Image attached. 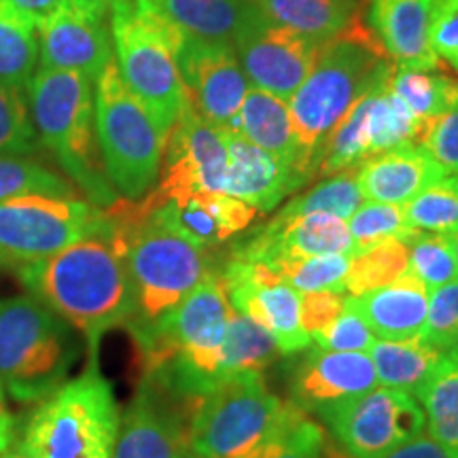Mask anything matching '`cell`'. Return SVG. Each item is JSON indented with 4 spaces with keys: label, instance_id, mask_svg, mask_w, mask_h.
Wrapping results in <instances>:
<instances>
[{
    "label": "cell",
    "instance_id": "cell-52",
    "mask_svg": "<svg viewBox=\"0 0 458 458\" xmlns=\"http://www.w3.org/2000/svg\"><path fill=\"white\" fill-rule=\"evenodd\" d=\"M102 3H105V4H106V7H108V9H111L114 3H123V0H102Z\"/></svg>",
    "mask_w": 458,
    "mask_h": 458
},
{
    "label": "cell",
    "instance_id": "cell-7",
    "mask_svg": "<svg viewBox=\"0 0 458 458\" xmlns=\"http://www.w3.org/2000/svg\"><path fill=\"white\" fill-rule=\"evenodd\" d=\"M114 64L125 88L147 108L168 139L187 106L185 88L176 64V32L147 0H123L111 7Z\"/></svg>",
    "mask_w": 458,
    "mask_h": 458
},
{
    "label": "cell",
    "instance_id": "cell-41",
    "mask_svg": "<svg viewBox=\"0 0 458 458\" xmlns=\"http://www.w3.org/2000/svg\"><path fill=\"white\" fill-rule=\"evenodd\" d=\"M374 342L376 335L371 334L365 320L348 308H344L340 317L331 320L327 327L312 335V344L323 351L335 352H365Z\"/></svg>",
    "mask_w": 458,
    "mask_h": 458
},
{
    "label": "cell",
    "instance_id": "cell-43",
    "mask_svg": "<svg viewBox=\"0 0 458 458\" xmlns=\"http://www.w3.org/2000/svg\"><path fill=\"white\" fill-rule=\"evenodd\" d=\"M428 41L437 60L458 72V0H435Z\"/></svg>",
    "mask_w": 458,
    "mask_h": 458
},
{
    "label": "cell",
    "instance_id": "cell-17",
    "mask_svg": "<svg viewBox=\"0 0 458 458\" xmlns=\"http://www.w3.org/2000/svg\"><path fill=\"white\" fill-rule=\"evenodd\" d=\"M377 376L369 354L310 346L289 371L291 403L327 422L335 411L374 391Z\"/></svg>",
    "mask_w": 458,
    "mask_h": 458
},
{
    "label": "cell",
    "instance_id": "cell-35",
    "mask_svg": "<svg viewBox=\"0 0 458 458\" xmlns=\"http://www.w3.org/2000/svg\"><path fill=\"white\" fill-rule=\"evenodd\" d=\"M360 204H363V193H360L357 182V170H346L340 172V174L325 176L310 191L291 199L280 210L278 216L327 213L340 216V219H351Z\"/></svg>",
    "mask_w": 458,
    "mask_h": 458
},
{
    "label": "cell",
    "instance_id": "cell-25",
    "mask_svg": "<svg viewBox=\"0 0 458 458\" xmlns=\"http://www.w3.org/2000/svg\"><path fill=\"white\" fill-rule=\"evenodd\" d=\"M164 21L185 37L232 43L255 0H147Z\"/></svg>",
    "mask_w": 458,
    "mask_h": 458
},
{
    "label": "cell",
    "instance_id": "cell-8",
    "mask_svg": "<svg viewBox=\"0 0 458 458\" xmlns=\"http://www.w3.org/2000/svg\"><path fill=\"white\" fill-rule=\"evenodd\" d=\"M74 329L32 295L0 300V386L20 403H41L66 382Z\"/></svg>",
    "mask_w": 458,
    "mask_h": 458
},
{
    "label": "cell",
    "instance_id": "cell-11",
    "mask_svg": "<svg viewBox=\"0 0 458 458\" xmlns=\"http://www.w3.org/2000/svg\"><path fill=\"white\" fill-rule=\"evenodd\" d=\"M325 425L331 439L351 458H382L427 427L418 399L397 388H374L335 411Z\"/></svg>",
    "mask_w": 458,
    "mask_h": 458
},
{
    "label": "cell",
    "instance_id": "cell-16",
    "mask_svg": "<svg viewBox=\"0 0 458 458\" xmlns=\"http://www.w3.org/2000/svg\"><path fill=\"white\" fill-rule=\"evenodd\" d=\"M229 303L267 329L280 352L297 354L312 346L301 327L300 293L261 261L229 259L221 270Z\"/></svg>",
    "mask_w": 458,
    "mask_h": 458
},
{
    "label": "cell",
    "instance_id": "cell-9",
    "mask_svg": "<svg viewBox=\"0 0 458 458\" xmlns=\"http://www.w3.org/2000/svg\"><path fill=\"white\" fill-rule=\"evenodd\" d=\"M94 111L108 182L122 199L139 202L157 185L165 136L125 88L114 57L94 81Z\"/></svg>",
    "mask_w": 458,
    "mask_h": 458
},
{
    "label": "cell",
    "instance_id": "cell-32",
    "mask_svg": "<svg viewBox=\"0 0 458 458\" xmlns=\"http://www.w3.org/2000/svg\"><path fill=\"white\" fill-rule=\"evenodd\" d=\"M410 272L408 244L401 240H382L351 255L344 291L348 295H363L399 280Z\"/></svg>",
    "mask_w": 458,
    "mask_h": 458
},
{
    "label": "cell",
    "instance_id": "cell-12",
    "mask_svg": "<svg viewBox=\"0 0 458 458\" xmlns=\"http://www.w3.org/2000/svg\"><path fill=\"white\" fill-rule=\"evenodd\" d=\"M233 49L249 83L289 100L317 64L323 45L274 24L255 7L240 24Z\"/></svg>",
    "mask_w": 458,
    "mask_h": 458
},
{
    "label": "cell",
    "instance_id": "cell-10",
    "mask_svg": "<svg viewBox=\"0 0 458 458\" xmlns=\"http://www.w3.org/2000/svg\"><path fill=\"white\" fill-rule=\"evenodd\" d=\"M113 225L106 208L79 196H20L0 202V267L45 259Z\"/></svg>",
    "mask_w": 458,
    "mask_h": 458
},
{
    "label": "cell",
    "instance_id": "cell-26",
    "mask_svg": "<svg viewBox=\"0 0 458 458\" xmlns=\"http://www.w3.org/2000/svg\"><path fill=\"white\" fill-rule=\"evenodd\" d=\"M368 354L382 386L397 388L414 397L427 385L444 357V352H439L422 335L411 337V340H377L376 337Z\"/></svg>",
    "mask_w": 458,
    "mask_h": 458
},
{
    "label": "cell",
    "instance_id": "cell-22",
    "mask_svg": "<svg viewBox=\"0 0 458 458\" xmlns=\"http://www.w3.org/2000/svg\"><path fill=\"white\" fill-rule=\"evenodd\" d=\"M293 189L295 176L276 157L227 130V172L223 193L270 213Z\"/></svg>",
    "mask_w": 458,
    "mask_h": 458
},
{
    "label": "cell",
    "instance_id": "cell-45",
    "mask_svg": "<svg viewBox=\"0 0 458 458\" xmlns=\"http://www.w3.org/2000/svg\"><path fill=\"white\" fill-rule=\"evenodd\" d=\"M346 308V295L334 291H312L300 293V318L308 335L318 334L331 320H335Z\"/></svg>",
    "mask_w": 458,
    "mask_h": 458
},
{
    "label": "cell",
    "instance_id": "cell-29",
    "mask_svg": "<svg viewBox=\"0 0 458 458\" xmlns=\"http://www.w3.org/2000/svg\"><path fill=\"white\" fill-rule=\"evenodd\" d=\"M38 64V28L0 0V85L26 91Z\"/></svg>",
    "mask_w": 458,
    "mask_h": 458
},
{
    "label": "cell",
    "instance_id": "cell-15",
    "mask_svg": "<svg viewBox=\"0 0 458 458\" xmlns=\"http://www.w3.org/2000/svg\"><path fill=\"white\" fill-rule=\"evenodd\" d=\"M111 9L102 0H68L38 24L41 68L72 71L96 81L113 60Z\"/></svg>",
    "mask_w": 458,
    "mask_h": 458
},
{
    "label": "cell",
    "instance_id": "cell-23",
    "mask_svg": "<svg viewBox=\"0 0 458 458\" xmlns=\"http://www.w3.org/2000/svg\"><path fill=\"white\" fill-rule=\"evenodd\" d=\"M346 308L365 320L377 340H411L425 334L428 289L408 272L369 293L346 297Z\"/></svg>",
    "mask_w": 458,
    "mask_h": 458
},
{
    "label": "cell",
    "instance_id": "cell-6",
    "mask_svg": "<svg viewBox=\"0 0 458 458\" xmlns=\"http://www.w3.org/2000/svg\"><path fill=\"white\" fill-rule=\"evenodd\" d=\"M119 422L111 382L100 374L98 360H89L81 376L41 401L20 450L32 458H113Z\"/></svg>",
    "mask_w": 458,
    "mask_h": 458
},
{
    "label": "cell",
    "instance_id": "cell-5",
    "mask_svg": "<svg viewBox=\"0 0 458 458\" xmlns=\"http://www.w3.org/2000/svg\"><path fill=\"white\" fill-rule=\"evenodd\" d=\"M308 414L267 388L263 374L225 377L198 401L189 448L210 458H244L284 444Z\"/></svg>",
    "mask_w": 458,
    "mask_h": 458
},
{
    "label": "cell",
    "instance_id": "cell-4",
    "mask_svg": "<svg viewBox=\"0 0 458 458\" xmlns=\"http://www.w3.org/2000/svg\"><path fill=\"white\" fill-rule=\"evenodd\" d=\"M32 125L62 170L98 208L119 202L96 139L94 83L72 71L38 68L28 83Z\"/></svg>",
    "mask_w": 458,
    "mask_h": 458
},
{
    "label": "cell",
    "instance_id": "cell-28",
    "mask_svg": "<svg viewBox=\"0 0 458 458\" xmlns=\"http://www.w3.org/2000/svg\"><path fill=\"white\" fill-rule=\"evenodd\" d=\"M428 435L450 458H458V348L444 352L437 369L416 394Z\"/></svg>",
    "mask_w": 458,
    "mask_h": 458
},
{
    "label": "cell",
    "instance_id": "cell-37",
    "mask_svg": "<svg viewBox=\"0 0 458 458\" xmlns=\"http://www.w3.org/2000/svg\"><path fill=\"white\" fill-rule=\"evenodd\" d=\"M77 196L74 187L55 170L32 157H0V202L20 196Z\"/></svg>",
    "mask_w": 458,
    "mask_h": 458
},
{
    "label": "cell",
    "instance_id": "cell-27",
    "mask_svg": "<svg viewBox=\"0 0 458 458\" xmlns=\"http://www.w3.org/2000/svg\"><path fill=\"white\" fill-rule=\"evenodd\" d=\"M255 4L274 24L320 45L342 34L359 17L354 0H255Z\"/></svg>",
    "mask_w": 458,
    "mask_h": 458
},
{
    "label": "cell",
    "instance_id": "cell-34",
    "mask_svg": "<svg viewBox=\"0 0 458 458\" xmlns=\"http://www.w3.org/2000/svg\"><path fill=\"white\" fill-rule=\"evenodd\" d=\"M403 219L411 229L431 233H454L458 229V176L445 174L422 189L403 206Z\"/></svg>",
    "mask_w": 458,
    "mask_h": 458
},
{
    "label": "cell",
    "instance_id": "cell-2",
    "mask_svg": "<svg viewBox=\"0 0 458 458\" xmlns=\"http://www.w3.org/2000/svg\"><path fill=\"white\" fill-rule=\"evenodd\" d=\"M393 68L376 34L360 17L323 45L306 81L289 98L291 123L310 159L312 176H317L320 151L335 125L374 85L385 81Z\"/></svg>",
    "mask_w": 458,
    "mask_h": 458
},
{
    "label": "cell",
    "instance_id": "cell-3",
    "mask_svg": "<svg viewBox=\"0 0 458 458\" xmlns=\"http://www.w3.org/2000/svg\"><path fill=\"white\" fill-rule=\"evenodd\" d=\"M108 215L125 244V261L134 289L130 335L151 329L215 270L208 250L199 249L159 221L145 204L119 198Z\"/></svg>",
    "mask_w": 458,
    "mask_h": 458
},
{
    "label": "cell",
    "instance_id": "cell-48",
    "mask_svg": "<svg viewBox=\"0 0 458 458\" xmlns=\"http://www.w3.org/2000/svg\"><path fill=\"white\" fill-rule=\"evenodd\" d=\"M15 442V418L7 408L4 391L0 386V456L7 454Z\"/></svg>",
    "mask_w": 458,
    "mask_h": 458
},
{
    "label": "cell",
    "instance_id": "cell-51",
    "mask_svg": "<svg viewBox=\"0 0 458 458\" xmlns=\"http://www.w3.org/2000/svg\"><path fill=\"white\" fill-rule=\"evenodd\" d=\"M452 242H454V250H456V259H458V229L452 233Z\"/></svg>",
    "mask_w": 458,
    "mask_h": 458
},
{
    "label": "cell",
    "instance_id": "cell-21",
    "mask_svg": "<svg viewBox=\"0 0 458 458\" xmlns=\"http://www.w3.org/2000/svg\"><path fill=\"white\" fill-rule=\"evenodd\" d=\"M229 130L278 159L297 185L312 181V165L297 140L286 100L259 88H249Z\"/></svg>",
    "mask_w": 458,
    "mask_h": 458
},
{
    "label": "cell",
    "instance_id": "cell-47",
    "mask_svg": "<svg viewBox=\"0 0 458 458\" xmlns=\"http://www.w3.org/2000/svg\"><path fill=\"white\" fill-rule=\"evenodd\" d=\"M11 7H15L20 13L30 17L34 24H41L47 20L51 13H55L57 9L64 7L68 0H4Z\"/></svg>",
    "mask_w": 458,
    "mask_h": 458
},
{
    "label": "cell",
    "instance_id": "cell-36",
    "mask_svg": "<svg viewBox=\"0 0 458 458\" xmlns=\"http://www.w3.org/2000/svg\"><path fill=\"white\" fill-rule=\"evenodd\" d=\"M410 274L428 291L458 280V259L450 233L416 232L408 242Z\"/></svg>",
    "mask_w": 458,
    "mask_h": 458
},
{
    "label": "cell",
    "instance_id": "cell-49",
    "mask_svg": "<svg viewBox=\"0 0 458 458\" xmlns=\"http://www.w3.org/2000/svg\"><path fill=\"white\" fill-rule=\"evenodd\" d=\"M286 442V439H284ZM284 444H280V445H276V448H270V450H263V452H259V454H250V456H244V458H274L280 452V448H283ZM181 458H210V456H204V454H198V452H193L191 448H187L185 452H182L181 454Z\"/></svg>",
    "mask_w": 458,
    "mask_h": 458
},
{
    "label": "cell",
    "instance_id": "cell-40",
    "mask_svg": "<svg viewBox=\"0 0 458 458\" xmlns=\"http://www.w3.org/2000/svg\"><path fill=\"white\" fill-rule=\"evenodd\" d=\"M422 337L439 352L458 348V280L431 291Z\"/></svg>",
    "mask_w": 458,
    "mask_h": 458
},
{
    "label": "cell",
    "instance_id": "cell-24",
    "mask_svg": "<svg viewBox=\"0 0 458 458\" xmlns=\"http://www.w3.org/2000/svg\"><path fill=\"white\" fill-rule=\"evenodd\" d=\"M445 172L422 145L394 148L368 159L357 168L363 198L371 202L403 206L422 189L444 179Z\"/></svg>",
    "mask_w": 458,
    "mask_h": 458
},
{
    "label": "cell",
    "instance_id": "cell-30",
    "mask_svg": "<svg viewBox=\"0 0 458 458\" xmlns=\"http://www.w3.org/2000/svg\"><path fill=\"white\" fill-rule=\"evenodd\" d=\"M278 354L283 352L270 331L232 306L221 346L223 380L238 374H253V371L263 374V369L270 368Z\"/></svg>",
    "mask_w": 458,
    "mask_h": 458
},
{
    "label": "cell",
    "instance_id": "cell-39",
    "mask_svg": "<svg viewBox=\"0 0 458 458\" xmlns=\"http://www.w3.org/2000/svg\"><path fill=\"white\" fill-rule=\"evenodd\" d=\"M38 147L24 91L0 85V157H28Z\"/></svg>",
    "mask_w": 458,
    "mask_h": 458
},
{
    "label": "cell",
    "instance_id": "cell-14",
    "mask_svg": "<svg viewBox=\"0 0 458 458\" xmlns=\"http://www.w3.org/2000/svg\"><path fill=\"white\" fill-rule=\"evenodd\" d=\"M174 55L187 105L204 122L229 130L249 91V79L233 45L181 34Z\"/></svg>",
    "mask_w": 458,
    "mask_h": 458
},
{
    "label": "cell",
    "instance_id": "cell-38",
    "mask_svg": "<svg viewBox=\"0 0 458 458\" xmlns=\"http://www.w3.org/2000/svg\"><path fill=\"white\" fill-rule=\"evenodd\" d=\"M348 229H351L354 244L352 253L391 238L401 240V242H408V240L418 232V229H411L408 223H405L403 208H401V206L382 202L360 204L352 213L351 221H348Z\"/></svg>",
    "mask_w": 458,
    "mask_h": 458
},
{
    "label": "cell",
    "instance_id": "cell-42",
    "mask_svg": "<svg viewBox=\"0 0 458 458\" xmlns=\"http://www.w3.org/2000/svg\"><path fill=\"white\" fill-rule=\"evenodd\" d=\"M274 458H351L329 437L327 431L306 416L289 433L286 442Z\"/></svg>",
    "mask_w": 458,
    "mask_h": 458
},
{
    "label": "cell",
    "instance_id": "cell-46",
    "mask_svg": "<svg viewBox=\"0 0 458 458\" xmlns=\"http://www.w3.org/2000/svg\"><path fill=\"white\" fill-rule=\"evenodd\" d=\"M382 458H450L445 454L442 445L433 442L431 435H418V437L410 439L408 444L399 445L397 450L388 452Z\"/></svg>",
    "mask_w": 458,
    "mask_h": 458
},
{
    "label": "cell",
    "instance_id": "cell-20",
    "mask_svg": "<svg viewBox=\"0 0 458 458\" xmlns=\"http://www.w3.org/2000/svg\"><path fill=\"white\" fill-rule=\"evenodd\" d=\"M435 0H371L369 30L394 68L442 71L428 41Z\"/></svg>",
    "mask_w": 458,
    "mask_h": 458
},
{
    "label": "cell",
    "instance_id": "cell-44",
    "mask_svg": "<svg viewBox=\"0 0 458 458\" xmlns=\"http://www.w3.org/2000/svg\"><path fill=\"white\" fill-rule=\"evenodd\" d=\"M422 147L442 165L445 174L458 176V102L428 125Z\"/></svg>",
    "mask_w": 458,
    "mask_h": 458
},
{
    "label": "cell",
    "instance_id": "cell-19",
    "mask_svg": "<svg viewBox=\"0 0 458 458\" xmlns=\"http://www.w3.org/2000/svg\"><path fill=\"white\" fill-rule=\"evenodd\" d=\"M140 202L159 221L204 250L242 233L259 215L253 206L227 193H189L174 199H159L147 193Z\"/></svg>",
    "mask_w": 458,
    "mask_h": 458
},
{
    "label": "cell",
    "instance_id": "cell-50",
    "mask_svg": "<svg viewBox=\"0 0 458 458\" xmlns=\"http://www.w3.org/2000/svg\"><path fill=\"white\" fill-rule=\"evenodd\" d=\"M0 458H32V456H28V454H24V452H21L20 448L17 450H9L7 454H3Z\"/></svg>",
    "mask_w": 458,
    "mask_h": 458
},
{
    "label": "cell",
    "instance_id": "cell-1",
    "mask_svg": "<svg viewBox=\"0 0 458 458\" xmlns=\"http://www.w3.org/2000/svg\"><path fill=\"white\" fill-rule=\"evenodd\" d=\"M15 272L28 293L88 340L89 360H98L100 340L108 331L128 327L134 318V289L114 219L105 232Z\"/></svg>",
    "mask_w": 458,
    "mask_h": 458
},
{
    "label": "cell",
    "instance_id": "cell-31",
    "mask_svg": "<svg viewBox=\"0 0 458 458\" xmlns=\"http://www.w3.org/2000/svg\"><path fill=\"white\" fill-rule=\"evenodd\" d=\"M388 88L425 128L458 102V81L442 71L393 68Z\"/></svg>",
    "mask_w": 458,
    "mask_h": 458
},
{
    "label": "cell",
    "instance_id": "cell-13",
    "mask_svg": "<svg viewBox=\"0 0 458 458\" xmlns=\"http://www.w3.org/2000/svg\"><path fill=\"white\" fill-rule=\"evenodd\" d=\"M227 172V130L185 111L165 139L162 172L153 196L174 199L189 193H223Z\"/></svg>",
    "mask_w": 458,
    "mask_h": 458
},
{
    "label": "cell",
    "instance_id": "cell-33",
    "mask_svg": "<svg viewBox=\"0 0 458 458\" xmlns=\"http://www.w3.org/2000/svg\"><path fill=\"white\" fill-rule=\"evenodd\" d=\"M351 255H318V257H278L266 266H270L278 278L297 293H312V291H344Z\"/></svg>",
    "mask_w": 458,
    "mask_h": 458
},
{
    "label": "cell",
    "instance_id": "cell-18",
    "mask_svg": "<svg viewBox=\"0 0 458 458\" xmlns=\"http://www.w3.org/2000/svg\"><path fill=\"white\" fill-rule=\"evenodd\" d=\"M196 405L142 377L122 414L113 458H181L189 448V422Z\"/></svg>",
    "mask_w": 458,
    "mask_h": 458
}]
</instances>
